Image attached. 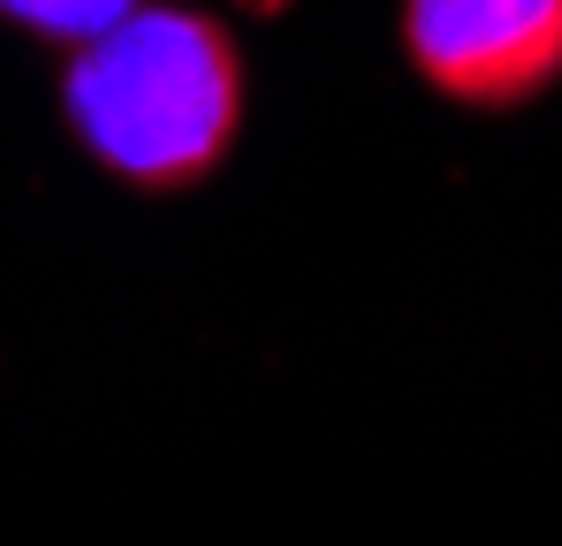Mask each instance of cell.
<instances>
[{
	"label": "cell",
	"instance_id": "cell-1",
	"mask_svg": "<svg viewBox=\"0 0 562 546\" xmlns=\"http://www.w3.org/2000/svg\"><path fill=\"white\" fill-rule=\"evenodd\" d=\"M61 114L77 145L130 190L205 182L244 122V54L198 8H130L61 69Z\"/></svg>",
	"mask_w": 562,
	"mask_h": 546
},
{
	"label": "cell",
	"instance_id": "cell-2",
	"mask_svg": "<svg viewBox=\"0 0 562 546\" xmlns=\"http://www.w3.org/2000/svg\"><path fill=\"white\" fill-rule=\"evenodd\" d=\"M403 46L457 106H525L562 77V0H403Z\"/></svg>",
	"mask_w": 562,
	"mask_h": 546
},
{
	"label": "cell",
	"instance_id": "cell-3",
	"mask_svg": "<svg viewBox=\"0 0 562 546\" xmlns=\"http://www.w3.org/2000/svg\"><path fill=\"white\" fill-rule=\"evenodd\" d=\"M130 8H137V0H0L8 23H23V31H38V38H61V46L99 38V31L122 23Z\"/></svg>",
	"mask_w": 562,
	"mask_h": 546
}]
</instances>
